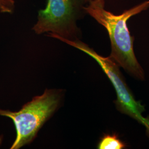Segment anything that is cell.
Returning a JSON list of instances; mask_svg holds the SVG:
<instances>
[{"label":"cell","mask_w":149,"mask_h":149,"mask_svg":"<svg viewBox=\"0 0 149 149\" xmlns=\"http://www.w3.org/2000/svg\"><path fill=\"white\" fill-rule=\"evenodd\" d=\"M15 9V0H0V13L12 14Z\"/></svg>","instance_id":"8992f818"},{"label":"cell","mask_w":149,"mask_h":149,"mask_svg":"<svg viewBox=\"0 0 149 149\" xmlns=\"http://www.w3.org/2000/svg\"><path fill=\"white\" fill-rule=\"evenodd\" d=\"M52 37L82 51L96 60L115 88L117 99L114 103L117 109L119 112L128 115L144 125L149 138V117H144L142 115L145 111V107L140 102L135 100L133 93L127 85L120 71L119 65L110 56H102L77 39L69 40L56 35H52Z\"/></svg>","instance_id":"3957f363"},{"label":"cell","mask_w":149,"mask_h":149,"mask_svg":"<svg viewBox=\"0 0 149 149\" xmlns=\"http://www.w3.org/2000/svg\"><path fill=\"white\" fill-rule=\"evenodd\" d=\"M2 137L1 136V137H0V144H1V142H2Z\"/></svg>","instance_id":"ba28073f"},{"label":"cell","mask_w":149,"mask_h":149,"mask_svg":"<svg viewBox=\"0 0 149 149\" xmlns=\"http://www.w3.org/2000/svg\"><path fill=\"white\" fill-rule=\"evenodd\" d=\"M126 147V144L121 141L115 133L104 135L98 145L99 149H122Z\"/></svg>","instance_id":"5b68a950"},{"label":"cell","mask_w":149,"mask_h":149,"mask_svg":"<svg viewBox=\"0 0 149 149\" xmlns=\"http://www.w3.org/2000/svg\"><path fill=\"white\" fill-rule=\"evenodd\" d=\"M83 0H47L45 8L38 11L33 30L37 34L52 33L69 40L77 39L76 21L84 6Z\"/></svg>","instance_id":"277c9868"},{"label":"cell","mask_w":149,"mask_h":149,"mask_svg":"<svg viewBox=\"0 0 149 149\" xmlns=\"http://www.w3.org/2000/svg\"><path fill=\"white\" fill-rule=\"evenodd\" d=\"M59 92L46 90L40 96L34 97L18 112L0 109V115L10 118L16 129V138L11 149H19L30 143L35 138L39 129L59 106Z\"/></svg>","instance_id":"7a4b0ae2"},{"label":"cell","mask_w":149,"mask_h":149,"mask_svg":"<svg viewBox=\"0 0 149 149\" xmlns=\"http://www.w3.org/2000/svg\"><path fill=\"white\" fill-rule=\"evenodd\" d=\"M84 11L105 28L111 43L110 57L134 77L143 80L144 70L134 52V37L128 29L127 22L132 17L149 8V0L116 15L105 8L104 0H90Z\"/></svg>","instance_id":"6da1fadb"},{"label":"cell","mask_w":149,"mask_h":149,"mask_svg":"<svg viewBox=\"0 0 149 149\" xmlns=\"http://www.w3.org/2000/svg\"><path fill=\"white\" fill-rule=\"evenodd\" d=\"M83 1H84V2H90V0H83Z\"/></svg>","instance_id":"52a82bcc"}]
</instances>
